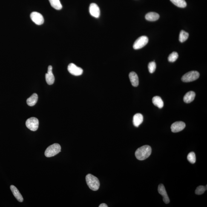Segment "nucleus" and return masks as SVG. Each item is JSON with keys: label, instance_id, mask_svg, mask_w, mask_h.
<instances>
[{"label": "nucleus", "instance_id": "nucleus-2", "mask_svg": "<svg viewBox=\"0 0 207 207\" xmlns=\"http://www.w3.org/2000/svg\"><path fill=\"white\" fill-rule=\"evenodd\" d=\"M86 179L87 185L90 190L96 191L99 189L100 186L99 181L96 176L89 174L86 176Z\"/></svg>", "mask_w": 207, "mask_h": 207}, {"label": "nucleus", "instance_id": "nucleus-5", "mask_svg": "<svg viewBox=\"0 0 207 207\" xmlns=\"http://www.w3.org/2000/svg\"><path fill=\"white\" fill-rule=\"evenodd\" d=\"M26 127L32 131H36L39 126V121L36 118L32 117L28 119L26 121Z\"/></svg>", "mask_w": 207, "mask_h": 207}, {"label": "nucleus", "instance_id": "nucleus-14", "mask_svg": "<svg viewBox=\"0 0 207 207\" xmlns=\"http://www.w3.org/2000/svg\"><path fill=\"white\" fill-rule=\"evenodd\" d=\"M10 189L14 196L16 198L17 200L20 202H22L24 201V199L16 187L12 185L10 186Z\"/></svg>", "mask_w": 207, "mask_h": 207}, {"label": "nucleus", "instance_id": "nucleus-17", "mask_svg": "<svg viewBox=\"0 0 207 207\" xmlns=\"http://www.w3.org/2000/svg\"><path fill=\"white\" fill-rule=\"evenodd\" d=\"M159 14L154 12H150L145 15V19L149 21H155L159 19Z\"/></svg>", "mask_w": 207, "mask_h": 207}, {"label": "nucleus", "instance_id": "nucleus-8", "mask_svg": "<svg viewBox=\"0 0 207 207\" xmlns=\"http://www.w3.org/2000/svg\"><path fill=\"white\" fill-rule=\"evenodd\" d=\"M31 19L33 22L37 25H41L44 23V17L38 12H34L30 14Z\"/></svg>", "mask_w": 207, "mask_h": 207}, {"label": "nucleus", "instance_id": "nucleus-4", "mask_svg": "<svg viewBox=\"0 0 207 207\" xmlns=\"http://www.w3.org/2000/svg\"><path fill=\"white\" fill-rule=\"evenodd\" d=\"M199 73L197 71H191L184 75L182 76V80L184 82H192L196 80L199 77Z\"/></svg>", "mask_w": 207, "mask_h": 207}, {"label": "nucleus", "instance_id": "nucleus-19", "mask_svg": "<svg viewBox=\"0 0 207 207\" xmlns=\"http://www.w3.org/2000/svg\"><path fill=\"white\" fill-rule=\"evenodd\" d=\"M152 102L159 109L162 108L163 107V102L160 97L158 96L154 97L152 99Z\"/></svg>", "mask_w": 207, "mask_h": 207}, {"label": "nucleus", "instance_id": "nucleus-6", "mask_svg": "<svg viewBox=\"0 0 207 207\" xmlns=\"http://www.w3.org/2000/svg\"><path fill=\"white\" fill-rule=\"evenodd\" d=\"M148 38L147 36H142L140 37L135 41L133 44V48L135 50L142 48L148 44Z\"/></svg>", "mask_w": 207, "mask_h": 207}, {"label": "nucleus", "instance_id": "nucleus-7", "mask_svg": "<svg viewBox=\"0 0 207 207\" xmlns=\"http://www.w3.org/2000/svg\"><path fill=\"white\" fill-rule=\"evenodd\" d=\"M67 70L69 73L75 76H80L82 75L83 71L82 68L77 67L73 63H71L69 64L67 67Z\"/></svg>", "mask_w": 207, "mask_h": 207}, {"label": "nucleus", "instance_id": "nucleus-3", "mask_svg": "<svg viewBox=\"0 0 207 207\" xmlns=\"http://www.w3.org/2000/svg\"><path fill=\"white\" fill-rule=\"evenodd\" d=\"M61 147L59 144H54L49 146L46 150L44 155L46 157H51L56 155L61 151Z\"/></svg>", "mask_w": 207, "mask_h": 207}, {"label": "nucleus", "instance_id": "nucleus-11", "mask_svg": "<svg viewBox=\"0 0 207 207\" xmlns=\"http://www.w3.org/2000/svg\"><path fill=\"white\" fill-rule=\"evenodd\" d=\"M46 82L49 85H52L55 82V77L52 72V67L49 66L48 68L47 73L45 74Z\"/></svg>", "mask_w": 207, "mask_h": 207}, {"label": "nucleus", "instance_id": "nucleus-26", "mask_svg": "<svg viewBox=\"0 0 207 207\" xmlns=\"http://www.w3.org/2000/svg\"><path fill=\"white\" fill-rule=\"evenodd\" d=\"M206 190H207L205 188V187L203 186H200L196 188L195 190V194L197 195L203 194Z\"/></svg>", "mask_w": 207, "mask_h": 207}, {"label": "nucleus", "instance_id": "nucleus-10", "mask_svg": "<svg viewBox=\"0 0 207 207\" xmlns=\"http://www.w3.org/2000/svg\"><path fill=\"white\" fill-rule=\"evenodd\" d=\"M89 11L90 15L95 18H99L100 15L99 8L96 4L92 3L89 7Z\"/></svg>", "mask_w": 207, "mask_h": 207}, {"label": "nucleus", "instance_id": "nucleus-15", "mask_svg": "<svg viewBox=\"0 0 207 207\" xmlns=\"http://www.w3.org/2000/svg\"><path fill=\"white\" fill-rule=\"evenodd\" d=\"M143 121V116L140 113L135 114L133 117V124L135 127H138Z\"/></svg>", "mask_w": 207, "mask_h": 207}, {"label": "nucleus", "instance_id": "nucleus-9", "mask_svg": "<svg viewBox=\"0 0 207 207\" xmlns=\"http://www.w3.org/2000/svg\"><path fill=\"white\" fill-rule=\"evenodd\" d=\"M185 127V124L182 121L175 122L171 125V131L174 133L178 132L183 130Z\"/></svg>", "mask_w": 207, "mask_h": 207}, {"label": "nucleus", "instance_id": "nucleus-24", "mask_svg": "<svg viewBox=\"0 0 207 207\" xmlns=\"http://www.w3.org/2000/svg\"><path fill=\"white\" fill-rule=\"evenodd\" d=\"M187 159L189 162L193 164L196 161V155L194 152H191L189 153L188 156H187Z\"/></svg>", "mask_w": 207, "mask_h": 207}, {"label": "nucleus", "instance_id": "nucleus-22", "mask_svg": "<svg viewBox=\"0 0 207 207\" xmlns=\"http://www.w3.org/2000/svg\"><path fill=\"white\" fill-rule=\"evenodd\" d=\"M189 37V33L188 32L182 30L179 34V40L181 43H183L186 41Z\"/></svg>", "mask_w": 207, "mask_h": 207}, {"label": "nucleus", "instance_id": "nucleus-23", "mask_svg": "<svg viewBox=\"0 0 207 207\" xmlns=\"http://www.w3.org/2000/svg\"><path fill=\"white\" fill-rule=\"evenodd\" d=\"M178 57V54L176 52H173L170 54L168 57V60L170 62H174Z\"/></svg>", "mask_w": 207, "mask_h": 207}, {"label": "nucleus", "instance_id": "nucleus-12", "mask_svg": "<svg viewBox=\"0 0 207 207\" xmlns=\"http://www.w3.org/2000/svg\"><path fill=\"white\" fill-rule=\"evenodd\" d=\"M158 192L159 194L162 195L163 197V201L165 204H168L170 202L168 194L166 191L165 186L162 184H159L158 187Z\"/></svg>", "mask_w": 207, "mask_h": 207}, {"label": "nucleus", "instance_id": "nucleus-25", "mask_svg": "<svg viewBox=\"0 0 207 207\" xmlns=\"http://www.w3.org/2000/svg\"><path fill=\"white\" fill-rule=\"evenodd\" d=\"M148 68L150 73H154L156 68V64L155 61H152L149 63L148 65Z\"/></svg>", "mask_w": 207, "mask_h": 207}, {"label": "nucleus", "instance_id": "nucleus-13", "mask_svg": "<svg viewBox=\"0 0 207 207\" xmlns=\"http://www.w3.org/2000/svg\"><path fill=\"white\" fill-rule=\"evenodd\" d=\"M130 82L133 86L137 87L139 84V80L138 75L134 72H131L129 75Z\"/></svg>", "mask_w": 207, "mask_h": 207}, {"label": "nucleus", "instance_id": "nucleus-27", "mask_svg": "<svg viewBox=\"0 0 207 207\" xmlns=\"http://www.w3.org/2000/svg\"><path fill=\"white\" fill-rule=\"evenodd\" d=\"M99 207H108L106 204L105 203H102L99 206Z\"/></svg>", "mask_w": 207, "mask_h": 207}, {"label": "nucleus", "instance_id": "nucleus-20", "mask_svg": "<svg viewBox=\"0 0 207 207\" xmlns=\"http://www.w3.org/2000/svg\"><path fill=\"white\" fill-rule=\"evenodd\" d=\"M51 6L57 10H60L62 8V6L61 5L59 0H49Z\"/></svg>", "mask_w": 207, "mask_h": 207}, {"label": "nucleus", "instance_id": "nucleus-16", "mask_svg": "<svg viewBox=\"0 0 207 207\" xmlns=\"http://www.w3.org/2000/svg\"><path fill=\"white\" fill-rule=\"evenodd\" d=\"M196 94L194 92L190 91L186 94L184 96L183 100L186 103H190L194 100Z\"/></svg>", "mask_w": 207, "mask_h": 207}, {"label": "nucleus", "instance_id": "nucleus-18", "mask_svg": "<svg viewBox=\"0 0 207 207\" xmlns=\"http://www.w3.org/2000/svg\"><path fill=\"white\" fill-rule=\"evenodd\" d=\"M38 99L37 94L36 93H34L30 98L27 99V104L30 106H33L36 103Z\"/></svg>", "mask_w": 207, "mask_h": 207}, {"label": "nucleus", "instance_id": "nucleus-21", "mask_svg": "<svg viewBox=\"0 0 207 207\" xmlns=\"http://www.w3.org/2000/svg\"><path fill=\"white\" fill-rule=\"evenodd\" d=\"M172 3L177 7L180 8H185L187 6V3L185 0H170Z\"/></svg>", "mask_w": 207, "mask_h": 207}, {"label": "nucleus", "instance_id": "nucleus-1", "mask_svg": "<svg viewBox=\"0 0 207 207\" xmlns=\"http://www.w3.org/2000/svg\"><path fill=\"white\" fill-rule=\"evenodd\" d=\"M151 153V147L150 146L145 145L138 148L135 153V155L139 160H144L147 159Z\"/></svg>", "mask_w": 207, "mask_h": 207}]
</instances>
